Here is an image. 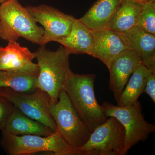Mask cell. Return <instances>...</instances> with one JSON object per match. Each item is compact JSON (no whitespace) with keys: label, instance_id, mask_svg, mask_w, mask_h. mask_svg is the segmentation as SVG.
<instances>
[{"label":"cell","instance_id":"1","mask_svg":"<svg viewBox=\"0 0 155 155\" xmlns=\"http://www.w3.org/2000/svg\"><path fill=\"white\" fill-rule=\"evenodd\" d=\"M34 53L38 68L36 88L47 94L51 103L54 104L72 71L69 67L71 53L62 45L55 51L40 46Z\"/></svg>","mask_w":155,"mask_h":155},{"label":"cell","instance_id":"2","mask_svg":"<svg viewBox=\"0 0 155 155\" xmlns=\"http://www.w3.org/2000/svg\"><path fill=\"white\" fill-rule=\"evenodd\" d=\"M96 77L95 74L79 75L71 71L63 89L91 132L108 118L96 98Z\"/></svg>","mask_w":155,"mask_h":155},{"label":"cell","instance_id":"3","mask_svg":"<svg viewBox=\"0 0 155 155\" xmlns=\"http://www.w3.org/2000/svg\"><path fill=\"white\" fill-rule=\"evenodd\" d=\"M43 28L18 0H7L0 4V38L9 42L22 37L44 46Z\"/></svg>","mask_w":155,"mask_h":155},{"label":"cell","instance_id":"4","mask_svg":"<svg viewBox=\"0 0 155 155\" xmlns=\"http://www.w3.org/2000/svg\"><path fill=\"white\" fill-rule=\"evenodd\" d=\"M1 144L10 155H29L41 152L55 155H84L69 145L56 130L47 136L28 134L16 135L2 132Z\"/></svg>","mask_w":155,"mask_h":155},{"label":"cell","instance_id":"5","mask_svg":"<svg viewBox=\"0 0 155 155\" xmlns=\"http://www.w3.org/2000/svg\"><path fill=\"white\" fill-rule=\"evenodd\" d=\"M49 110L55 123L56 130L69 145L81 151L88 141L91 132L64 90L59 94L57 102L50 103Z\"/></svg>","mask_w":155,"mask_h":155},{"label":"cell","instance_id":"6","mask_svg":"<svg viewBox=\"0 0 155 155\" xmlns=\"http://www.w3.org/2000/svg\"><path fill=\"white\" fill-rule=\"evenodd\" d=\"M101 106L107 117H115L124 127L125 143L121 155L127 154L132 147L144 141L155 131V125L145 119L138 101L129 107H120L108 102H104Z\"/></svg>","mask_w":155,"mask_h":155},{"label":"cell","instance_id":"7","mask_svg":"<svg viewBox=\"0 0 155 155\" xmlns=\"http://www.w3.org/2000/svg\"><path fill=\"white\" fill-rule=\"evenodd\" d=\"M0 96L8 100L26 116L56 131L55 123L50 112L51 100L45 92L37 88L33 92L25 93L0 87Z\"/></svg>","mask_w":155,"mask_h":155},{"label":"cell","instance_id":"8","mask_svg":"<svg viewBox=\"0 0 155 155\" xmlns=\"http://www.w3.org/2000/svg\"><path fill=\"white\" fill-rule=\"evenodd\" d=\"M97 127L80 150L85 155H121L125 143L123 125L114 117Z\"/></svg>","mask_w":155,"mask_h":155},{"label":"cell","instance_id":"9","mask_svg":"<svg viewBox=\"0 0 155 155\" xmlns=\"http://www.w3.org/2000/svg\"><path fill=\"white\" fill-rule=\"evenodd\" d=\"M31 15L42 26L44 46L51 41L57 42L69 35L75 17L64 14L54 7L41 5L25 7Z\"/></svg>","mask_w":155,"mask_h":155},{"label":"cell","instance_id":"10","mask_svg":"<svg viewBox=\"0 0 155 155\" xmlns=\"http://www.w3.org/2000/svg\"><path fill=\"white\" fill-rule=\"evenodd\" d=\"M94 43L87 54L99 59L108 69L114 58L122 52L130 49L124 33L106 28L94 31Z\"/></svg>","mask_w":155,"mask_h":155},{"label":"cell","instance_id":"11","mask_svg":"<svg viewBox=\"0 0 155 155\" xmlns=\"http://www.w3.org/2000/svg\"><path fill=\"white\" fill-rule=\"evenodd\" d=\"M34 58V53L28 48L17 41L9 42L5 47H0V70L38 76V66L33 62Z\"/></svg>","mask_w":155,"mask_h":155},{"label":"cell","instance_id":"12","mask_svg":"<svg viewBox=\"0 0 155 155\" xmlns=\"http://www.w3.org/2000/svg\"><path fill=\"white\" fill-rule=\"evenodd\" d=\"M142 64L137 54L130 49L122 52L112 61L108 69L110 73L109 87L116 102L132 73Z\"/></svg>","mask_w":155,"mask_h":155},{"label":"cell","instance_id":"13","mask_svg":"<svg viewBox=\"0 0 155 155\" xmlns=\"http://www.w3.org/2000/svg\"><path fill=\"white\" fill-rule=\"evenodd\" d=\"M124 33L130 49L137 54L144 66L155 73V36L137 25Z\"/></svg>","mask_w":155,"mask_h":155},{"label":"cell","instance_id":"14","mask_svg":"<svg viewBox=\"0 0 155 155\" xmlns=\"http://www.w3.org/2000/svg\"><path fill=\"white\" fill-rule=\"evenodd\" d=\"M121 2V0H97L79 20L93 31L108 28Z\"/></svg>","mask_w":155,"mask_h":155},{"label":"cell","instance_id":"15","mask_svg":"<svg viewBox=\"0 0 155 155\" xmlns=\"http://www.w3.org/2000/svg\"><path fill=\"white\" fill-rule=\"evenodd\" d=\"M2 131L13 135L35 134L42 136H47L54 132L15 107Z\"/></svg>","mask_w":155,"mask_h":155},{"label":"cell","instance_id":"16","mask_svg":"<svg viewBox=\"0 0 155 155\" xmlns=\"http://www.w3.org/2000/svg\"><path fill=\"white\" fill-rule=\"evenodd\" d=\"M94 31L75 18L69 35L57 42L69 50L71 54H88L94 43Z\"/></svg>","mask_w":155,"mask_h":155},{"label":"cell","instance_id":"17","mask_svg":"<svg viewBox=\"0 0 155 155\" xmlns=\"http://www.w3.org/2000/svg\"><path fill=\"white\" fill-rule=\"evenodd\" d=\"M142 9V4L131 0H122L108 28L122 33L127 32L137 25Z\"/></svg>","mask_w":155,"mask_h":155},{"label":"cell","instance_id":"18","mask_svg":"<svg viewBox=\"0 0 155 155\" xmlns=\"http://www.w3.org/2000/svg\"><path fill=\"white\" fill-rule=\"evenodd\" d=\"M152 72L143 64L139 66L126 84L117 101V105L129 107L137 101L139 97L144 92L147 80Z\"/></svg>","mask_w":155,"mask_h":155},{"label":"cell","instance_id":"19","mask_svg":"<svg viewBox=\"0 0 155 155\" xmlns=\"http://www.w3.org/2000/svg\"><path fill=\"white\" fill-rule=\"evenodd\" d=\"M37 76L0 70V87H8L25 93L33 92L37 89Z\"/></svg>","mask_w":155,"mask_h":155},{"label":"cell","instance_id":"20","mask_svg":"<svg viewBox=\"0 0 155 155\" xmlns=\"http://www.w3.org/2000/svg\"><path fill=\"white\" fill-rule=\"evenodd\" d=\"M137 25L155 36V2L142 5Z\"/></svg>","mask_w":155,"mask_h":155},{"label":"cell","instance_id":"21","mask_svg":"<svg viewBox=\"0 0 155 155\" xmlns=\"http://www.w3.org/2000/svg\"><path fill=\"white\" fill-rule=\"evenodd\" d=\"M15 107L8 100L0 96V130L5 127Z\"/></svg>","mask_w":155,"mask_h":155},{"label":"cell","instance_id":"22","mask_svg":"<svg viewBox=\"0 0 155 155\" xmlns=\"http://www.w3.org/2000/svg\"><path fill=\"white\" fill-rule=\"evenodd\" d=\"M146 93L155 103V73L152 72L147 80L144 89Z\"/></svg>","mask_w":155,"mask_h":155},{"label":"cell","instance_id":"23","mask_svg":"<svg viewBox=\"0 0 155 155\" xmlns=\"http://www.w3.org/2000/svg\"><path fill=\"white\" fill-rule=\"evenodd\" d=\"M122 0H121L122 2ZM135 2L139 3L142 5L147 4V3L152 2H155V0H131Z\"/></svg>","mask_w":155,"mask_h":155},{"label":"cell","instance_id":"24","mask_svg":"<svg viewBox=\"0 0 155 155\" xmlns=\"http://www.w3.org/2000/svg\"><path fill=\"white\" fill-rule=\"evenodd\" d=\"M6 1H7V0H0V4L4 2H5Z\"/></svg>","mask_w":155,"mask_h":155}]
</instances>
